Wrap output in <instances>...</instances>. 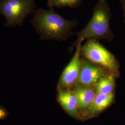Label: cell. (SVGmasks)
<instances>
[{
    "mask_svg": "<svg viewBox=\"0 0 125 125\" xmlns=\"http://www.w3.org/2000/svg\"><path fill=\"white\" fill-rule=\"evenodd\" d=\"M31 22L42 39L58 41L67 40L74 34L72 30L79 24L77 20L64 19L52 8L36 10Z\"/></svg>",
    "mask_w": 125,
    "mask_h": 125,
    "instance_id": "1",
    "label": "cell"
},
{
    "mask_svg": "<svg viewBox=\"0 0 125 125\" xmlns=\"http://www.w3.org/2000/svg\"><path fill=\"white\" fill-rule=\"evenodd\" d=\"M110 8L106 0H99L94 7L92 17L89 22L80 32L75 33L77 36L76 41L70 48L72 52L76 45L86 39H103L111 41L114 39L110 26Z\"/></svg>",
    "mask_w": 125,
    "mask_h": 125,
    "instance_id": "2",
    "label": "cell"
},
{
    "mask_svg": "<svg viewBox=\"0 0 125 125\" xmlns=\"http://www.w3.org/2000/svg\"><path fill=\"white\" fill-rule=\"evenodd\" d=\"M81 55L111 72L113 75L117 73L119 63L116 58L96 40L88 39L81 46Z\"/></svg>",
    "mask_w": 125,
    "mask_h": 125,
    "instance_id": "3",
    "label": "cell"
},
{
    "mask_svg": "<svg viewBox=\"0 0 125 125\" xmlns=\"http://www.w3.org/2000/svg\"><path fill=\"white\" fill-rule=\"evenodd\" d=\"M35 7L34 0H0V13L7 20L6 26L22 25L24 19Z\"/></svg>",
    "mask_w": 125,
    "mask_h": 125,
    "instance_id": "4",
    "label": "cell"
},
{
    "mask_svg": "<svg viewBox=\"0 0 125 125\" xmlns=\"http://www.w3.org/2000/svg\"><path fill=\"white\" fill-rule=\"evenodd\" d=\"M106 75L104 68L83 58H81L80 71L76 83L86 87L96 85Z\"/></svg>",
    "mask_w": 125,
    "mask_h": 125,
    "instance_id": "5",
    "label": "cell"
},
{
    "mask_svg": "<svg viewBox=\"0 0 125 125\" xmlns=\"http://www.w3.org/2000/svg\"><path fill=\"white\" fill-rule=\"evenodd\" d=\"M81 46L82 43L76 45L75 53L63 70L60 78L58 84L60 87H69L76 83L79 76L81 66Z\"/></svg>",
    "mask_w": 125,
    "mask_h": 125,
    "instance_id": "6",
    "label": "cell"
},
{
    "mask_svg": "<svg viewBox=\"0 0 125 125\" xmlns=\"http://www.w3.org/2000/svg\"><path fill=\"white\" fill-rule=\"evenodd\" d=\"M58 100L68 113L74 117L77 116V99L73 92L68 90L60 91L58 94Z\"/></svg>",
    "mask_w": 125,
    "mask_h": 125,
    "instance_id": "7",
    "label": "cell"
},
{
    "mask_svg": "<svg viewBox=\"0 0 125 125\" xmlns=\"http://www.w3.org/2000/svg\"><path fill=\"white\" fill-rule=\"evenodd\" d=\"M73 92L76 96L78 107L81 108L90 107L95 96L94 90L86 87H77L73 89Z\"/></svg>",
    "mask_w": 125,
    "mask_h": 125,
    "instance_id": "8",
    "label": "cell"
},
{
    "mask_svg": "<svg viewBox=\"0 0 125 125\" xmlns=\"http://www.w3.org/2000/svg\"><path fill=\"white\" fill-rule=\"evenodd\" d=\"M114 99V94H103L97 93L94 97L93 103L90 106V111L97 113L107 107L112 103Z\"/></svg>",
    "mask_w": 125,
    "mask_h": 125,
    "instance_id": "9",
    "label": "cell"
},
{
    "mask_svg": "<svg viewBox=\"0 0 125 125\" xmlns=\"http://www.w3.org/2000/svg\"><path fill=\"white\" fill-rule=\"evenodd\" d=\"M115 78L111 73L103 76L96 84L97 93L110 94L113 93L115 87Z\"/></svg>",
    "mask_w": 125,
    "mask_h": 125,
    "instance_id": "10",
    "label": "cell"
},
{
    "mask_svg": "<svg viewBox=\"0 0 125 125\" xmlns=\"http://www.w3.org/2000/svg\"><path fill=\"white\" fill-rule=\"evenodd\" d=\"M82 0H49L48 1V5L50 8L66 7L75 8L80 4Z\"/></svg>",
    "mask_w": 125,
    "mask_h": 125,
    "instance_id": "11",
    "label": "cell"
},
{
    "mask_svg": "<svg viewBox=\"0 0 125 125\" xmlns=\"http://www.w3.org/2000/svg\"><path fill=\"white\" fill-rule=\"evenodd\" d=\"M121 6L123 11L124 16V21L125 22V0H120Z\"/></svg>",
    "mask_w": 125,
    "mask_h": 125,
    "instance_id": "12",
    "label": "cell"
},
{
    "mask_svg": "<svg viewBox=\"0 0 125 125\" xmlns=\"http://www.w3.org/2000/svg\"><path fill=\"white\" fill-rule=\"evenodd\" d=\"M6 116V113L4 111L0 108V119H2Z\"/></svg>",
    "mask_w": 125,
    "mask_h": 125,
    "instance_id": "13",
    "label": "cell"
},
{
    "mask_svg": "<svg viewBox=\"0 0 125 125\" xmlns=\"http://www.w3.org/2000/svg\"><path fill=\"white\" fill-rule=\"evenodd\" d=\"M48 0V1H49V0Z\"/></svg>",
    "mask_w": 125,
    "mask_h": 125,
    "instance_id": "14",
    "label": "cell"
}]
</instances>
